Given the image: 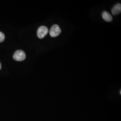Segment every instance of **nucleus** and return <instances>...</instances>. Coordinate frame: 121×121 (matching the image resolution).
Wrapping results in <instances>:
<instances>
[{"label":"nucleus","mask_w":121,"mask_h":121,"mask_svg":"<svg viewBox=\"0 0 121 121\" xmlns=\"http://www.w3.org/2000/svg\"><path fill=\"white\" fill-rule=\"evenodd\" d=\"M26 54L22 50H18L15 52L13 55V58L14 60L21 61L26 59Z\"/></svg>","instance_id":"1"},{"label":"nucleus","mask_w":121,"mask_h":121,"mask_svg":"<svg viewBox=\"0 0 121 121\" xmlns=\"http://www.w3.org/2000/svg\"><path fill=\"white\" fill-rule=\"evenodd\" d=\"M61 30L59 26L54 24L52 26L49 31V34L52 37H56L59 35Z\"/></svg>","instance_id":"2"},{"label":"nucleus","mask_w":121,"mask_h":121,"mask_svg":"<svg viewBox=\"0 0 121 121\" xmlns=\"http://www.w3.org/2000/svg\"><path fill=\"white\" fill-rule=\"evenodd\" d=\"M48 30L45 26H41L39 27L37 31V36L39 39H43L47 35Z\"/></svg>","instance_id":"3"},{"label":"nucleus","mask_w":121,"mask_h":121,"mask_svg":"<svg viewBox=\"0 0 121 121\" xmlns=\"http://www.w3.org/2000/svg\"><path fill=\"white\" fill-rule=\"evenodd\" d=\"M112 13L113 15H116L121 13V4L120 3H118L112 8Z\"/></svg>","instance_id":"4"},{"label":"nucleus","mask_w":121,"mask_h":121,"mask_svg":"<svg viewBox=\"0 0 121 121\" xmlns=\"http://www.w3.org/2000/svg\"><path fill=\"white\" fill-rule=\"evenodd\" d=\"M102 16L104 20L106 22H109L112 21V15L107 11H104L102 14Z\"/></svg>","instance_id":"5"},{"label":"nucleus","mask_w":121,"mask_h":121,"mask_svg":"<svg viewBox=\"0 0 121 121\" xmlns=\"http://www.w3.org/2000/svg\"><path fill=\"white\" fill-rule=\"evenodd\" d=\"M5 39V35L3 33L0 31V43L4 41Z\"/></svg>","instance_id":"6"},{"label":"nucleus","mask_w":121,"mask_h":121,"mask_svg":"<svg viewBox=\"0 0 121 121\" xmlns=\"http://www.w3.org/2000/svg\"><path fill=\"white\" fill-rule=\"evenodd\" d=\"M1 69V63L0 62V70Z\"/></svg>","instance_id":"7"}]
</instances>
